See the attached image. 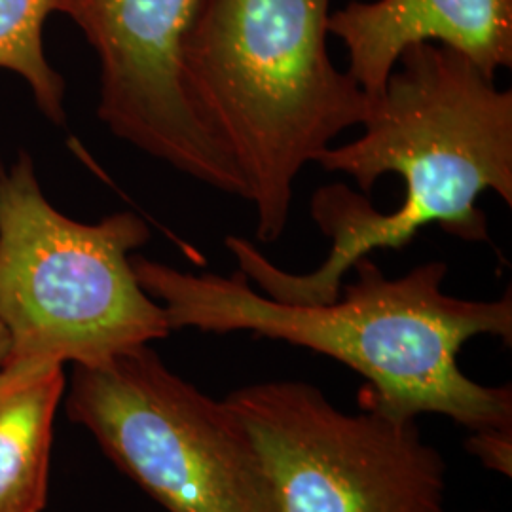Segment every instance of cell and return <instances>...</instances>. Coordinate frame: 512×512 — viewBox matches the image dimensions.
<instances>
[{
    "label": "cell",
    "instance_id": "6da1fadb",
    "mask_svg": "<svg viewBox=\"0 0 512 512\" xmlns=\"http://www.w3.org/2000/svg\"><path fill=\"white\" fill-rule=\"evenodd\" d=\"M363 135L325 148L313 164L344 173L311 198V219L332 241L308 274L277 268L255 245L228 236L239 270L262 294L285 304H330L353 264L378 249L401 251L437 224L448 236L490 243L484 192L512 205V90L471 59L439 44L404 50Z\"/></svg>",
    "mask_w": 512,
    "mask_h": 512
},
{
    "label": "cell",
    "instance_id": "7a4b0ae2",
    "mask_svg": "<svg viewBox=\"0 0 512 512\" xmlns=\"http://www.w3.org/2000/svg\"><path fill=\"white\" fill-rule=\"evenodd\" d=\"M131 264L171 332H253L349 366L368 382L363 406L389 416L442 414L471 433L512 429L511 385L478 384L459 368L461 349L476 336L511 346V289L497 300L458 298L442 289L446 262L391 279L363 256L334 302L285 304L256 293L241 272L190 274L137 255Z\"/></svg>",
    "mask_w": 512,
    "mask_h": 512
},
{
    "label": "cell",
    "instance_id": "3957f363",
    "mask_svg": "<svg viewBox=\"0 0 512 512\" xmlns=\"http://www.w3.org/2000/svg\"><path fill=\"white\" fill-rule=\"evenodd\" d=\"M330 0H205L184 52L203 126L245 184L256 238L283 236L294 183L372 103L329 54Z\"/></svg>",
    "mask_w": 512,
    "mask_h": 512
},
{
    "label": "cell",
    "instance_id": "277c9868",
    "mask_svg": "<svg viewBox=\"0 0 512 512\" xmlns=\"http://www.w3.org/2000/svg\"><path fill=\"white\" fill-rule=\"evenodd\" d=\"M150 239L135 213L80 222L57 211L31 156L0 165L2 370L97 365L171 334L131 256Z\"/></svg>",
    "mask_w": 512,
    "mask_h": 512
},
{
    "label": "cell",
    "instance_id": "5b68a950",
    "mask_svg": "<svg viewBox=\"0 0 512 512\" xmlns=\"http://www.w3.org/2000/svg\"><path fill=\"white\" fill-rule=\"evenodd\" d=\"M67 414L167 512H270L255 444L238 416L148 346L74 365Z\"/></svg>",
    "mask_w": 512,
    "mask_h": 512
},
{
    "label": "cell",
    "instance_id": "8992f818",
    "mask_svg": "<svg viewBox=\"0 0 512 512\" xmlns=\"http://www.w3.org/2000/svg\"><path fill=\"white\" fill-rule=\"evenodd\" d=\"M262 463L270 512H446V461L416 420L346 414L321 389L281 380L232 391Z\"/></svg>",
    "mask_w": 512,
    "mask_h": 512
},
{
    "label": "cell",
    "instance_id": "52a82bcc",
    "mask_svg": "<svg viewBox=\"0 0 512 512\" xmlns=\"http://www.w3.org/2000/svg\"><path fill=\"white\" fill-rule=\"evenodd\" d=\"M205 0H54L99 59L97 116L112 135L186 177L245 200V184L203 126L184 52Z\"/></svg>",
    "mask_w": 512,
    "mask_h": 512
},
{
    "label": "cell",
    "instance_id": "ba28073f",
    "mask_svg": "<svg viewBox=\"0 0 512 512\" xmlns=\"http://www.w3.org/2000/svg\"><path fill=\"white\" fill-rule=\"evenodd\" d=\"M329 31L370 103L410 46H446L490 76L512 67V0H353L330 14Z\"/></svg>",
    "mask_w": 512,
    "mask_h": 512
},
{
    "label": "cell",
    "instance_id": "9c48e42d",
    "mask_svg": "<svg viewBox=\"0 0 512 512\" xmlns=\"http://www.w3.org/2000/svg\"><path fill=\"white\" fill-rule=\"evenodd\" d=\"M65 387L63 366L0 368V512L44 511L55 414Z\"/></svg>",
    "mask_w": 512,
    "mask_h": 512
},
{
    "label": "cell",
    "instance_id": "30bf717a",
    "mask_svg": "<svg viewBox=\"0 0 512 512\" xmlns=\"http://www.w3.org/2000/svg\"><path fill=\"white\" fill-rule=\"evenodd\" d=\"M52 12L54 0H0V69L18 74L38 110L65 126L67 84L44 50V25Z\"/></svg>",
    "mask_w": 512,
    "mask_h": 512
},
{
    "label": "cell",
    "instance_id": "8fae6325",
    "mask_svg": "<svg viewBox=\"0 0 512 512\" xmlns=\"http://www.w3.org/2000/svg\"><path fill=\"white\" fill-rule=\"evenodd\" d=\"M465 448L471 456L499 475H512V429H486L473 431L465 440Z\"/></svg>",
    "mask_w": 512,
    "mask_h": 512
},
{
    "label": "cell",
    "instance_id": "7c38bea8",
    "mask_svg": "<svg viewBox=\"0 0 512 512\" xmlns=\"http://www.w3.org/2000/svg\"><path fill=\"white\" fill-rule=\"evenodd\" d=\"M6 355H8V334L0 327V368L6 361Z\"/></svg>",
    "mask_w": 512,
    "mask_h": 512
},
{
    "label": "cell",
    "instance_id": "4fadbf2b",
    "mask_svg": "<svg viewBox=\"0 0 512 512\" xmlns=\"http://www.w3.org/2000/svg\"><path fill=\"white\" fill-rule=\"evenodd\" d=\"M473 512H492V511H473Z\"/></svg>",
    "mask_w": 512,
    "mask_h": 512
}]
</instances>
